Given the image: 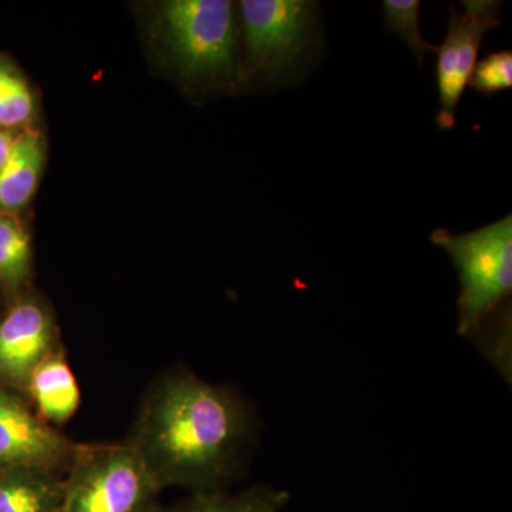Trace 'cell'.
Wrapping results in <instances>:
<instances>
[{
	"label": "cell",
	"instance_id": "obj_5",
	"mask_svg": "<svg viewBox=\"0 0 512 512\" xmlns=\"http://www.w3.org/2000/svg\"><path fill=\"white\" fill-rule=\"evenodd\" d=\"M248 76L265 80L289 74L308 52L316 32L311 0H244L239 3Z\"/></svg>",
	"mask_w": 512,
	"mask_h": 512
},
{
	"label": "cell",
	"instance_id": "obj_2",
	"mask_svg": "<svg viewBox=\"0 0 512 512\" xmlns=\"http://www.w3.org/2000/svg\"><path fill=\"white\" fill-rule=\"evenodd\" d=\"M158 29L178 72L188 82L231 86L237 77V18L228 0H170Z\"/></svg>",
	"mask_w": 512,
	"mask_h": 512
},
{
	"label": "cell",
	"instance_id": "obj_1",
	"mask_svg": "<svg viewBox=\"0 0 512 512\" xmlns=\"http://www.w3.org/2000/svg\"><path fill=\"white\" fill-rule=\"evenodd\" d=\"M259 431L244 394L174 369L148 386L124 441L161 490L212 493L229 491L247 476Z\"/></svg>",
	"mask_w": 512,
	"mask_h": 512
},
{
	"label": "cell",
	"instance_id": "obj_15",
	"mask_svg": "<svg viewBox=\"0 0 512 512\" xmlns=\"http://www.w3.org/2000/svg\"><path fill=\"white\" fill-rule=\"evenodd\" d=\"M383 15L387 28L402 37L419 64L424 63L426 55L436 52L437 47L421 35L419 0H384Z\"/></svg>",
	"mask_w": 512,
	"mask_h": 512
},
{
	"label": "cell",
	"instance_id": "obj_4",
	"mask_svg": "<svg viewBox=\"0 0 512 512\" xmlns=\"http://www.w3.org/2000/svg\"><path fill=\"white\" fill-rule=\"evenodd\" d=\"M62 512H165L160 485L126 441L77 443Z\"/></svg>",
	"mask_w": 512,
	"mask_h": 512
},
{
	"label": "cell",
	"instance_id": "obj_12",
	"mask_svg": "<svg viewBox=\"0 0 512 512\" xmlns=\"http://www.w3.org/2000/svg\"><path fill=\"white\" fill-rule=\"evenodd\" d=\"M289 500L288 491L259 484L234 494L229 491L190 494L165 512H282Z\"/></svg>",
	"mask_w": 512,
	"mask_h": 512
},
{
	"label": "cell",
	"instance_id": "obj_11",
	"mask_svg": "<svg viewBox=\"0 0 512 512\" xmlns=\"http://www.w3.org/2000/svg\"><path fill=\"white\" fill-rule=\"evenodd\" d=\"M45 165V143L35 131L16 136L6 164L0 171V212L25 207L39 185Z\"/></svg>",
	"mask_w": 512,
	"mask_h": 512
},
{
	"label": "cell",
	"instance_id": "obj_14",
	"mask_svg": "<svg viewBox=\"0 0 512 512\" xmlns=\"http://www.w3.org/2000/svg\"><path fill=\"white\" fill-rule=\"evenodd\" d=\"M35 114V99L22 74L0 62V128L25 126Z\"/></svg>",
	"mask_w": 512,
	"mask_h": 512
},
{
	"label": "cell",
	"instance_id": "obj_8",
	"mask_svg": "<svg viewBox=\"0 0 512 512\" xmlns=\"http://www.w3.org/2000/svg\"><path fill=\"white\" fill-rule=\"evenodd\" d=\"M76 447L40 420L23 394L0 384V467L35 466L64 476Z\"/></svg>",
	"mask_w": 512,
	"mask_h": 512
},
{
	"label": "cell",
	"instance_id": "obj_13",
	"mask_svg": "<svg viewBox=\"0 0 512 512\" xmlns=\"http://www.w3.org/2000/svg\"><path fill=\"white\" fill-rule=\"evenodd\" d=\"M32 261L26 228L12 215L0 214V286L10 303L28 293Z\"/></svg>",
	"mask_w": 512,
	"mask_h": 512
},
{
	"label": "cell",
	"instance_id": "obj_6",
	"mask_svg": "<svg viewBox=\"0 0 512 512\" xmlns=\"http://www.w3.org/2000/svg\"><path fill=\"white\" fill-rule=\"evenodd\" d=\"M464 13L450 6L447 35L443 45L437 47V89L440 109L437 127L441 131L456 127L458 103L470 83L476 67L481 42L488 30L501 23L503 2L495 0H463Z\"/></svg>",
	"mask_w": 512,
	"mask_h": 512
},
{
	"label": "cell",
	"instance_id": "obj_7",
	"mask_svg": "<svg viewBox=\"0 0 512 512\" xmlns=\"http://www.w3.org/2000/svg\"><path fill=\"white\" fill-rule=\"evenodd\" d=\"M62 348L55 312L36 293H26L0 319V384L26 397L37 366Z\"/></svg>",
	"mask_w": 512,
	"mask_h": 512
},
{
	"label": "cell",
	"instance_id": "obj_3",
	"mask_svg": "<svg viewBox=\"0 0 512 512\" xmlns=\"http://www.w3.org/2000/svg\"><path fill=\"white\" fill-rule=\"evenodd\" d=\"M431 241L446 251L457 269L458 333L474 335L511 295L512 215L464 234L439 228Z\"/></svg>",
	"mask_w": 512,
	"mask_h": 512
},
{
	"label": "cell",
	"instance_id": "obj_9",
	"mask_svg": "<svg viewBox=\"0 0 512 512\" xmlns=\"http://www.w3.org/2000/svg\"><path fill=\"white\" fill-rule=\"evenodd\" d=\"M26 399L37 417L57 430L76 416L82 392L64 348L37 366L30 377Z\"/></svg>",
	"mask_w": 512,
	"mask_h": 512
},
{
	"label": "cell",
	"instance_id": "obj_10",
	"mask_svg": "<svg viewBox=\"0 0 512 512\" xmlns=\"http://www.w3.org/2000/svg\"><path fill=\"white\" fill-rule=\"evenodd\" d=\"M63 477L42 467H0V512H62Z\"/></svg>",
	"mask_w": 512,
	"mask_h": 512
},
{
	"label": "cell",
	"instance_id": "obj_16",
	"mask_svg": "<svg viewBox=\"0 0 512 512\" xmlns=\"http://www.w3.org/2000/svg\"><path fill=\"white\" fill-rule=\"evenodd\" d=\"M471 87L484 96H493L501 90L512 87V53L511 50L488 53L474 67L470 79Z\"/></svg>",
	"mask_w": 512,
	"mask_h": 512
},
{
	"label": "cell",
	"instance_id": "obj_17",
	"mask_svg": "<svg viewBox=\"0 0 512 512\" xmlns=\"http://www.w3.org/2000/svg\"><path fill=\"white\" fill-rule=\"evenodd\" d=\"M16 136H13L9 130L0 128V171H2L3 165L6 164L12 151L13 144H15Z\"/></svg>",
	"mask_w": 512,
	"mask_h": 512
}]
</instances>
